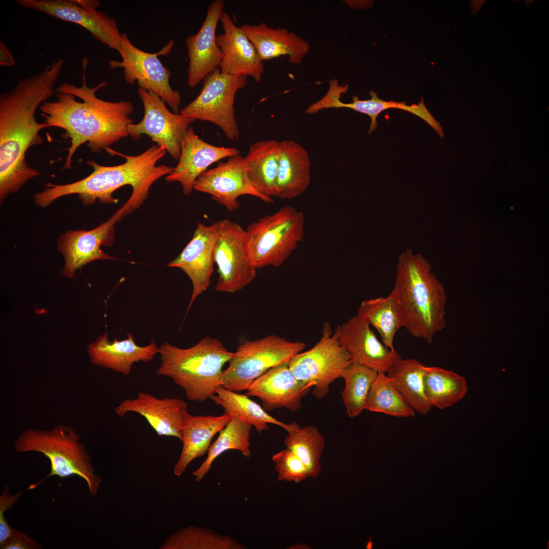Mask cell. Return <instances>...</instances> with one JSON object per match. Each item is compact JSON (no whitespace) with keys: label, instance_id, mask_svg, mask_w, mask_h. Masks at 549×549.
I'll return each instance as SVG.
<instances>
[{"label":"cell","instance_id":"obj_1","mask_svg":"<svg viewBox=\"0 0 549 549\" xmlns=\"http://www.w3.org/2000/svg\"><path fill=\"white\" fill-rule=\"evenodd\" d=\"M64 64L63 59L32 77L19 79L0 96V202L40 173L26 163L31 147L40 145L44 123L37 121V109L56 94L54 86Z\"/></svg>","mask_w":549,"mask_h":549},{"label":"cell","instance_id":"obj_2","mask_svg":"<svg viewBox=\"0 0 549 549\" xmlns=\"http://www.w3.org/2000/svg\"><path fill=\"white\" fill-rule=\"evenodd\" d=\"M87 64L88 59L84 57L81 86L62 83L55 89L57 99L45 101L39 107L44 128L64 129V136L70 139L64 169L72 168L73 155L84 143L94 152L103 149L109 152L110 145L128 136V127L133 124L130 115L134 107L131 101L99 98L97 90L109 85L105 81L93 87L86 84Z\"/></svg>","mask_w":549,"mask_h":549},{"label":"cell","instance_id":"obj_3","mask_svg":"<svg viewBox=\"0 0 549 549\" xmlns=\"http://www.w3.org/2000/svg\"><path fill=\"white\" fill-rule=\"evenodd\" d=\"M166 152L164 147L152 145L136 156L116 153L126 159L125 163L118 165L103 166L94 160H88L87 164L93 168L88 176L65 185L47 182L42 191L34 195V202L45 207L59 198L76 194L84 205H92L97 200L101 203L115 204L118 200L112 196L114 192L130 185L132 188V194L122 206L125 216L128 215L142 205L148 198L150 187L157 180L173 171L174 167L171 166L157 165Z\"/></svg>","mask_w":549,"mask_h":549},{"label":"cell","instance_id":"obj_4","mask_svg":"<svg viewBox=\"0 0 549 549\" xmlns=\"http://www.w3.org/2000/svg\"><path fill=\"white\" fill-rule=\"evenodd\" d=\"M394 291L402 326L414 338L431 344L446 326L445 289L422 255L411 249L398 259Z\"/></svg>","mask_w":549,"mask_h":549},{"label":"cell","instance_id":"obj_5","mask_svg":"<svg viewBox=\"0 0 549 549\" xmlns=\"http://www.w3.org/2000/svg\"><path fill=\"white\" fill-rule=\"evenodd\" d=\"M159 353L161 364L157 374L171 378L189 400L199 402L216 393L222 368L234 354L220 341L208 336L187 349L166 342L159 347Z\"/></svg>","mask_w":549,"mask_h":549},{"label":"cell","instance_id":"obj_6","mask_svg":"<svg viewBox=\"0 0 549 549\" xmlns=\"http://www.w3.org/2000/svg\"><path fill=\"white\" fill-rule=\"evenodd\" d=\"M13 445L18 453L39 452L50 461V473L29 489L53 475L61 478L77 475L86 482L90 495L96 496L101 479L95 473L91 456L73 428L58 424L48 430L29 429L19 435Z\"/></svg>","mask_w":549,"mask_h":549},{"label":"cell","instance_id":"obj_7","mask_svg":"<svg viewBox=\"0 0 549 549\" xmlns=\"http://www.w3.org/2000/svg\"><path fill=\"white\" fill-rule=\"evenodd\" d=\"M304 224L303 212L292 206L250 224L246 229L248 248L255 267L282 265L302 240Z\"/></svg>","mask_w":549,"mask_h":549},{"label":"cell","instance_id":"obj_8","mask_svg":"<svg viewBox=\"0 0 549 549\" xmlns=\"http://www.w3.org/2000/svg\"><path fill=\"white\" fill-rule=\"evenodd\" d=\"M305 347L302 342L274 334L247 341L238 346L228 367L223 371L221 385L235 392L247 390L256 379L270 369L288 362Z\"/></svg>","mask_w":549,"mask_h":549},{"label":"cell","instance_id":"obj_9","mask_svg":"<svg viewBox=\"0 0 549 549\" xmlns=\"http://www.w3.org/2000/svg\"><path fill=\"white\" fill-rule=\"evenodd\" d=\"M247 81L245 75L224 73L217 68L204 78L200 94L179 113L194 120L213 123L228 139L236 141L239 133L235 116V97Z\"/></svg>","mask_w":549,"mask_h":549},{"label":"cell","instance_id":"obj_10","mask_svg":"<svg viewBox=\"0 0 549 549\" xmlns=\"http://www.w3.org/2000/svg\"><path fill=\"white\" fill-rule=\"evenodd\" d=\"M174 44L172 39L159 52H147L135 46L126 33H121L118 52L121 60H111L109 66L111 69H123L124 78L128 84L137 82L140 88L155 93L173 112L179 113L180 95L170 85L171 71L158 58L159 55L168 54Z\"/></svg>","mask_w":549,"mask_h":549},{"label":"cell","instance_id":"obj_11","mask_svg":"<svg viewBox=\"0 0 549 549\" xmlns=\"http://www.w3.org/2000/svg\"><path fill=\"white\" fill-rule=\"evenodd\" d=\"M351 358L341 345L338 334L325 322L320 339L310 350L293 356L288 365L296 378L313 387L312 393L318 399L325 397L331 384L340 378Z\"/></svg>","mask_w":549,"mask_h":549},{"label":"cell","instance_id":"obj_12","mask_svg":"<svg viewBox=\"0 0 549 549\" xmlns=\"http://www.w3.org/2000/svg\"><path fill=\"white\" fill-rule=\"evenodd\" d=\"M214 260L218 278L217 291L233 293L250 284L257 268L251 258L246 230L228 219L218 221Z\"/></svg>","mask_w":549,"mask_h":549},{"label":"cell","instance_id":"obj_13","mask_svg":"<svg viewBox=\"0 0 549 549\" xmlns=\"http://www.w3.org/2000/svg\"><path fill=\"white\" fill-rule=\"evenodd\" d=\"M138 94L144 107L142 119L130 124L128 135L134 140L143 134L149 136L157 145L163 146L175 160H178L182 139L195 120L180 113L171 112L156 94L139 87Z\"/></svg>","mask_w":549,"mask_h":549},{"label":"cell","instance_id":"obj_14","mask_svg":"<svg viewBox=\"0 0 549 549\" xmlns=\"http://www.w3.org/2000/svg\"><path fill=\"white\" fill-rule=\"evenodd\" d=\"M124 216L121 206L108 220L92 230H68L62 234L57 239V250L65 261L62 274L73 278L77 269L90 262L115 259L105 253L101 246L112 245L114 225Z\"/></svg>","mask_w":549,"mask_h":549},{"label":"cell","instance_id":"obj_15","mask_svg":"<svg viewBox=\"0 0 549 549\" xmlns=\"http://www.w3.org/2000/svg\"><path fill=\"white\" fill-rule=\"evenodd\" d=\"M194 190L208 194L217 203L232 212L239 208L238 198L251 195L267 203L273 199L260 194L251 182L244 158L240 154L220 162L215 168L207 170L196 180Z\"/></svg>","mask_w":549,"mask_h":549},{"label":"cell","instance_id":"obj_16","mask_svg":"<svg viewBox=\"0 0 549 549\" xmlns=\"http://www.w3.org/2000/svg\"><path fill=\"white\" fill-rule=\"evenodd\" d=\"M20 6L43 13L56 19L78 24L94 37L118 52L120 33L114 17L97 10L84 9L74 0H16Z\"/></svg>","mask_w":549,"mask_h":549},{"label":"cell","instance_id":"obj_17","mask_svg":"<svg viewBox=\"0 0 549 549\" xmlns=\"http://www.w3.org/2000/svg\"><path fill=\"white\" fill-rule=\"evenodd\" d=\"M218 227V222L209 225L198 222L190 241L174 260L167 264L168 266L181 269L192 282L193 291L187 311L210 285Z\"/></svg>","mask_w":549,"mask_h":549},{"label":"cell","instance_id":"obj_18","mask_svg":"<svg viewBox=\"0 0 549 549\" xmlns=\"http://www.w3.org/2000/svg\"><path fill=\"white\" fill-rule=\"evenodd\" d=\"M335 330L341 345L351 360L377 372L386 374L402 358L395 349L391 350L379 342L370 325L357 316Z\"/></svg>","mask_w":549,"mask_h":549},{"label":"cell","instance_id":"obj_19","mask_svg":"<svg viewBox=\"0 0 549 549\" xmlns=\"http://www.w3.org/2000/svg\"><path fill=\"white\" fill-rule=\"evenodd\" d=\"M224 7L223 0L212 2L199 31L186 39L189 58L188 84L190 87L197 86L218 68L222 59V53L217 42L216 29Z\"/></svg>","mask_w":549,"mask_h":549},{"label":"cell","instance_id":"obj_20","mask_svg":"<svg viewBox=\"0 0 549 549\" xmlns=\"http://www.w3.org/2000/svg\"><path fill=\"white\" fill-rule=\"evenodd\" d=\"M123 417L128 412L137 413L143 417L159 436L175 437L181 440V431L189 414L188 405L177 398H158L140 392L134 399H126L115 409Z\"/></svg>","mask_w":549,"mask_h":549},{"label":"cell","instance_id":"obj_21","mask_svg":"<svg viewBox=\"0 0 549 549\" xmlns=\"http://www.w3.org/2000/svg\"><path fill=\"white\" fill-rule=\"evenodd\" d=\"M312 387L298 380L287 362L270 369L256 379L245 394L259 398L266 411L285 408L293 412L301 407L302 398Z\"/></svg>","mask_w":549,"mask_h":549},{"label":"cell","instance_id":"obj_22","mask_svg":"<svg viewBox=\"0 0 549 549\" xmlns=\"http://www.w3.org/2000/svg\"><path fill=\"white\" fill-rule=\"evenodd\" d=\"M239 152L235 147L218 146L206 142L189 127L181 142L178 162L172 173L166 176L165 180L180 182L184 194L188 195L194 190L196 180L209 166Z\"/></svg>","mask_w":549,"mask_h":549},{"label":"cell","instance_id":"obj_23","mask_svg":"<svg viewBox=\"0 0 549 549\" xmlns=\"http://www.w3.org/2000/svg\"><path fill=\"white\" fill-rule=\"evenodd\" d=\"M220 21L224 32L217 35V44L222 53L218 68L224 73L250 76L259 82L264 65L254 45L224 11Z\"/></svg>","mask_w":549,"mask_h":549},{"label":"cell","instance_id":"obj_24","mask_svg":"<svg viewBox=\"0 0 549 549\" xmlns=\"http://www.w3.org/2000/svg\"><path fill=\"white\" fill-rule=\"evenodd\" d=\"M127 339L118 341L115 339L113 341L109 340L107 331L100 336L87 348L91 362L128 376L134 363L149 362L159 353V347L154 339L149 345L140 346L132 334L127 333Z\"/></svg>","mask_w":549,"mask_h":549},{"label":"cell","instance_id":"obj_25","mask_svg":"<svg viewBox=\"0 0 549 549\" xmlns=\"http://www.w3.org/2000/svg\"><path fill=\"white\" fill-rule=\"evenodd\" d=\"M254 45L263 62L287 56L292 64L301 63L310 49L309 43L285 28H274L262 22L240 26Z\"/></svg>","mask_w":549,"mask_h":549},{"label":"cell","instance_id":"obj_26","mask_svg":"<svg viewBox=\"0 0 549 549\" xmlns=\"http://www.w3.org/2000/svg\"><path fill=\"white\" fill-rule=\"evenodd\" d=\"M279 167L276 197L291 199L302 194L311 179V163L307 150L289 140L279 142Z\"/></svg>","mask_w":549,"mask_h":549},{"label":"cell","instance_id":"obj_27","mask_svg":"<svg viewBox=\"0 0 549 549\" xmlns=\"http://www.w3.org/2000/svg\"><path fill=\"white\" fill-rule=\"evenodd\" d=\"M231 418V416L225 413L220 416L189 414L181 431L182 448L174 468V474L181 476L193 460L204 456L214 436Z\"/></svg>","mask_w":549,"mask_h":549},{"label":"cell","instance_id":"obj_28","mask_svg":"<svg viewBox=\"0 0 549 549\" xmlns=\"http://www.w3.org/2000/svg\"><path fill=\"white\" fill-rule=\"evenodd\" d=\"M279 142L260 140L252 144L244 157L248 177L255 189L269 198L276 197Z\"/></svg>","mask_w":549,"mask_h":549},{"label":"cell","instance_id":"obj_29","mask_svg":"<svg viewBox=\"0 0 549 549\" xmlns=\"http://www.w3.org/2000/svg\"><path fill=\"white\" fill-rule=\"evenodd\" d=\"M210 399L224 408V413L254 426L259 434L269 429L268 423L280 426L287 432L298 424L295 422L286 424L278 420L269 415L259 404L250 399L246 394H238L221 385Z\"/></svg>","mask_w":549,"mask_h":549},{"label":"cell","instance_id":"obj_30","mask_svg":"<svg viewBox=\"0 0 549 549\" xmlns=\"http://www.w3.org/2000/svg\"><path fill=\"white\" fill-rule=\"evenodd\" d=\"M423 385L431 406L440 410L452 406L462 400L468 391L464 376L438 367L424 365Z\"/></svg>","mask_w":549,"mask_h":549},{"label":"cell","instance_id":"obj_31","mask_svg":"<svg viewBox=\"0 0 549 549\" xmlns=\"http://www.w3.org/2000/svg\"><path fill=\"white\" fill-rule=\"evenodd\" d=\"M424 365L416 359L401 358L386 373L405 400L421 415L427 414L432 408L424 391Z\"/></svg>","mask_w":549,"mask_h":549},{"label":"cell","instance_id":"obj_32","mask_svg":"<svg viewBox=\"0 0 549 549\" xmlns=\"http://www.w3.org/2000/svg\"><path fill=\"white\" fill-rule=\"evenodd\" d=\"M372 325L381 335L383 344L394 350L393 340L398 330L402 327L397 300L393 290L386 297L363 300L356 315Z\"/></svg>","mask_w":549,"mask_h":549},{"label":"cell","instance_id":"obj_33","mask_svg":"<svg viewBox=\"0 0 549 549\" xmlns=\"http://www.w3.org/2000/svg\"><path fill=\"white\" fill-rule=\"evenodd\" d=\"M252 425L232 417L229 423L219 432L216 440L210 445L206 459L192 473L195 481L200 482L209 471L214 461L228 450H236L249 458L250 430Z\"/></svg>","mask_w":549,"mask_h":549},{"label":"cell","instance_id":"obj_34","mask_svg":"<svg viewBox=\"0 0 549 549\" xmlns=\"http://www.w3.org/2000/svg\"><path fill=\"white\" fill-rule=\"evenodd\" d=\"M287 432L284 439L286 447L304 464L309 477H318L321 473L320 459L325 445L323 435L312 425L301 428L298 424Z\"/></svg>","mask_w":549,"mask_h":549},{"label":"cell","instance_id":"obj_35","mask_svg":"<svg viewBox=\"0 0 549 549\" xmlns=\"http://www.w3.org/2000/svg\"><path fill=\"white\" fill-rule=\"evenodd\" d=\"M236 539L204 527L188 526L166 538L161 549H246Z\"/></svg>","mask_w":549,"mask_h":549},{"label":"cell","instance_id":"obj_36","mask_svg":"<svg viewBox=\"0 0 549 549\" xmlns=\"http://www.w3.org/2000/svg\"><path fill=\"white\" fill-rule=\"evenodd\" d=\"M378 372L352 361L341 373L345 386L341 391L346 413L350 418L359 415L364 409L370 388Z\"/></svg>","mask_w":549,"mask_h":549},{"label":"cell","instance_id":"obj_37","mask_svg":"<svg viewBox=\"0 0 549 549\" xmlns=\"http://www.w3.org/2000/svg\"><path fill=\"white\" fill-rule=\"evenodd\" d=\"M364 409L398 417H412L415 411L393 386L386 374L378 372L369 390Z\"/></svg>","mask_w":549,"mask_h":549},{"label":"cell","instance_id":"obj_38","mask_svg":"<svg viewBox=\"0 0 549 549\" xmlns=\"http://www.w3.org/2000/svg\"><path fill=\"white\" fill-rule=\"evenodd\" d=\"M272 460L278 473V481L298 483L309 477L308 471L304 464L287 448L273 454Z\"/></svg>","mask_w":549,"mask_h":549},{"label":"cell","instance_id":"obj_39","mask_svg":"<svg viewBox=\"0 0 549 549\" xmlns=\"http://www.w3.org/2000/svg\"><path fill=\"white\" fill-rule=\"evenodd\" d=\"M369 94L371 98L369 99V108L368 115L371 119V123L368 134H371L376 129L377 125V117L382 111L390 108L400 109L406 111L408 109V105H407L405 102L384 101L379 98L377 94L374 91H370Z\"/></svg>","mask_w":549,"mask_h":549},{"label":"cell","instance_id":"obj_40","mask_svg":"<svg viewBox=\"0 0 549 549\" xmlns=\"http://www.w3.org/2000/svg\"><path fill=\"white\" fill-rule=\"evenodd\" d=\"M0 548L42 549L43 546L24 532L13 528L10 537Z\"/></svg>","mask_w":549,"mask_h":549},{"label":"cell","instance_id":"obj_41","mask_svg":"<svg viewBox=\"0 0 549 549\" xmlns=\"http://www.w3.org/2000/svg\"><path fill=\"white\" fill-rule=\"evenodd\" d=\"M14 64V59L11 51L3 42L1 41L0 65L5 67H12Z\"/></svg>","mask_w":549,"mask_h":549},{"label":"cell","instance_id":"obj_42","mask_svg":"<svg viewBox=\"0 0 549 549\" xmlns=\"http://www.w3.org/2000/svg\"><path fill=\"white\" fill-rule=\"evenodd\" d=\"M80 7L86 10L97 9L101 3L96 0H74Z\"/></svg>","mask_w":549,"mask_h":549},{"label":"cell","instance_id":"obj_43","mask_svg":"<svg viewBox=\"0 0 549 549\" xmlns=\"http://www.w3.org/2000/svg\"><path fill=\"white\" fill-rule=\"evenodd\" d=\"M372 542H371V541H370V542H369V544L367 545V547L368 548H372Z\"/></svg>","mask_w":549,"mask_h":549}]
</instances>
